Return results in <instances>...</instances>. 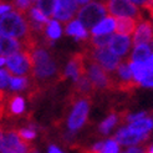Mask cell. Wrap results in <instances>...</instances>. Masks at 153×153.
Masks as SVG:
<instances>
[{
	"label": "cell",
	"instance_id": "6da1fadb",
	"mask_svg": "<svg viewBox=\"0 0 153 153\" xmlns=\"http://www.w3.org/2000/svg\"><path fill=\"white\" fill-rule=\"evenodd\" d=\"M33 71L30 92H39L44 87H48L55 82L64 80V75L59 72L55 59L46 49V45L39 42L31 49Z\"/></svg>",
	"mask_w": 153,
	"mask_h": 153
},
{
	"label": "cell",
	"instance_id": "7a4b0ae2",
	"mask_svg": "<svg viewBox=\"0 0 153 153\" xmlns=\"http://www.w3.org/2000/svg\"><path fill=\"white\" fill-rule=\"evenodd\" d=\"M0 34L24 42L33 34V31L30 29L26 15L15 10L0 16Z\"/></svg>",
	"mask_w": 153,
	"mask_h": 153
},
{
	"label": "cell",
	"instance_id": "3957f363",
	"mask_svg": "<svg viewBox=\"0 0 153 153\" xmlns=\"http://www.w3.org/2000/svg\"><path fill=\"white\" fill-rule=\"evenodd\" d=\"M112 76V86L111 91H118V92H133L141 85L133 77V74L129 66V60H125L120 62L118 67L111 72Z\"/></svg>",
	"mask_w": 153,
	"mask_h": 153
},
{
	"label": "cell",
	"instance_id": "277c9868",
	"mask_svg": "<svg viewBox=\"0 0 153 153\" xmlns=\"http://www.w3.org/2000/svg\"><path fill=\"white\" fill-rule=\"evenodd\" d=\"M72 102V108L67 116L66 125L67 128L71 132L79 131L80 128L85 126L90 111V102L92 98L90 97H77V98H70Z\"/></svg>",
	"mask_w": 153,
	"mask_h": 153
},
{
	"label": "cell",
	"instance_id": "5b68a950",
	"mask_svg": "<svg viewBox=\"0 0 153 153\" xmlns=\"http://www.w3.org/2000/svg\"><path fill=\"white\" fill-rule=\"evenodd\" d=\"M83 53H85L86 57V75L88 76V79L95 86L96 91L97 92L111 91V86H112L111 72L106 71L101 65H98L95 60L91 59L85 51H83Z\"/></svg>",
	"mask_w": 153,
	"mask_h": 153
},
{
	"label": "cell",
	"instance_id": "8992f818",
	"mask_svg": "<svg viewBox=\"0 0 153 153\" xmlns=\"http://www.w3.org/2000/svg\"><path fill=\"white\" fill-rule=\"evenodd\" d=\"M106 14H108L106 7V1L103 0H94L82 5L77 11V19L82 22L86 29H92L98 21L102 20Z\"/></svg>",
	"mask_w": 153,
	"mask_h": 153
},
{
	"label": "cell",
	"instance_id": "52a82bcc",
	"mask_svg": "<svg viewBox=\"0 0 153 153\" xmlns=\"http://www.w3.org/2000/svg\"><path fill=\"white\" fill-rule=\"evenodd\" d=\"M6 68L11 75L27 76L33 71V56L31 51L22 49L6 57Z\"/></svg>",
	"mask_w": 153,
	"mask_h": 153
},
{
	"label": "cell",
	"instance_id": "ba28073f",
	"mask_svg": "<svg viewBox=\"0 0 153 153\" xmlns=\"http://www.w3.org/2000/svg\"><path fill=\"white\" fill-rule=\"evenodd\" d=\"M33 149L30 142H26L19 136L18 131L11 128H4L3 143L0 153H30Z\"/></svg>",
	"mask_w": 153,
	"mask_h": 153
},
{
	"label": "cell",
	"instance_id": "9c48e42d",
	"mask_svg": "<svg viewBox=\"0 0 153 153\" xmlns=\"http://www.w3.org/2000/svg\"><path fill=\"white\" fill-rule=\"evenodd\" d=\"M83 51L108 72H113L120 65V57L117 55H114L108 48L92 49V48H88L85 45Z\"/></svg>",
	"mask_w": 153,
	"mask_h": 153
},
{
	"label": "cell",
	"instance_id": "30bf717a",
	"mask_svg": "<svg viewBox=\"0 0 153 153\" xmlns=\"http://www.w3.org/2000/svg\"><path fill=\"white\" fill-rule=\"evenodd\" d=\"M106 7L108 14L112 16H128L134 19H143V15L141 14L140 9L131 3L129 0H107Z\"/></svg>",
	"mask_w": 153,
	"mask_h": 153
},
{
	"label": "cell",
	"instance_id": "8fae6325",
	"mask_svg": "<svg viewBox=\"0 0 153 153\" xmlns=\"http://www.w3.org/2000/svg\"><path fill=\"white\" fill-rule=\"evenodd\" d=\"M79 11L77 0H55L52 16L60 22H68Z\"/></svg>",
	"mask_w": 153,
	"mask_h": 153
},
{
	"label": "cell",
	"instance_id": "7c38bea8",
	"mask_svg": "<svg viewBox=\"0 0 153 153\" xmlns=\"http://www.w3.org/2000/svg\"><path fill=\"white\" fill-rule=\"evenodd\" d=\"M86 74V57L83 51L81 52H76L70 57L68 62L65 67V71L62 72L64 75V80L70 77L74 81L77 80L80 76Z\"/></svg>",
	"mask_w": 153,
	"mask_h": 153
},
{
	"label": "cell",
	"instance_id": "4fadbf2b",
	"mask_svg": "<svg viewBox=\"0 0 153 153\" xmlns=\"http://www.w3.org/2000/svg\"><path fill=\"white\" fill-rule=\"evenodd\" d=\"M149 137V133H140L131 129L128 126L118 129V132L114 134V140H116L122 146H134L141 142H144Z\"/></svg>",
	"mask_w": 153,
	"mask_h": 153
},
{
	"label": "cell",
	"instance_id": "5bb4252c",
	"mask_svg": "<svg viewBox=\"0 0 153 153\" xmlns=\"http://www.w3.org/2000/svg\"><path fill=\"white\" fill-rule=\"evenodd\" d=\"M132 41L133 45L149 44L153 46V22L142 19L138 22L136 31L133 33Z\"/></svg>",
	"mask_w": 153,
	"mask_h": 153
},
{
	"label": "cell",
	"instance_id": "9a60e30c",
	"mask_svg": "<svg viewBox=\"0 0 153 153\" xmlns=\"http://www.w3.org/2000/svg\"><path fill=\"white\" fill-rule=\"evenodd\" d=\"M0 114L5 113L6 116H20L25 112V100L19 95H11L6 102L0 106Z\"/></svg>",
	"mask_w": 153,
	"mask_h": 153
},
{
	"label": "cell",
	"instance_id": "2e32d148",
	"mask_svg": "<svg viewBox=\"0 0 153 153\" xmlns=\"http://www.w3.org/2000/svg\"><path fill=\"white\" fill-rule=\"evenodd\" d=\"M131 45H132V41L127 35L116 34L112 36V39L108 44V49L118 57H123L125 55H127Z\"/></svg>",
	"mask_w": 153,
	"mask_h": 153
},
{
	"label": "cell",
	"instance_id": "e0dca14e",
	"mask_svg": "<svg viewBox=\"0 0 153 153\" xmlns=\"http://www.w3.org/2000/svg\"><path fill=\"white\" fill-rule=\"evenodd\" d=\"M22 42L18 39L0 34V56L7 57L13 53L22 50Z\"/></svg>",
	"mask_w": 153,
	"mask_h": 153
},
{
	"label": "cell",
	"instance_id": "ac0fdd59",
	"mask_svg": "<svg viewBox=\"0 0 153 153\" xmlns=\"http://www.w3.org/2000/svg\"><path fill=\"white\" fill-rule=\"evenodd\" d=\"M65 33L68 36L75 37L77 41L85 42L88 39V34H87V29L82 25V22L79 19H74L66 22V27H65Z\"/></svg>",
	"mask_w": 153,
	"mask_h": 153
},
{
	"label": "cell",
	"instance_id": "d6986e66",
	"mask_svg": "<svg viewBox=\"0 0 153 153\" xmlns=\"http://www.w3.org/2000/svg\"><path fill=\"white\" fill-rule=\"evenodd\" d=\"M142 19H134V18H128V16H120L116 19V33L121 34V35H132L137 26H138V22Z\"/></svg>",
	"mask_w": 153,
	"mask_h": 153
},
{
	"label": "cell",
	"instance_id": "ffe728a7",
	"mask_svg": "<svg viewBox=\"0 0 153 153\" xmlns=\"http://www.w3.org/2000/svg\"><path fill=\"white\" fill-rule=\"evenodd\" d=\"M113 30H116V19L111 15V16H105L102 20L98 21L97 24L91 29V34L94 36L106 35V34H111Z\"/></svg>",
	"mask_w": 153,
	"mask_h": 153
},
{
	"label": "cell",
	"instance_id": "44dd1931",
	"mask_svg": "<svg viewBox=\"0 0 153 153\" xmlns=\"http://www.w3.org/2000/svg\"><path fill=\"white\" fill-rule=\"evenodd\" d=\"M152 45L149 44H140L134 45V49L132 50L131 56L128 59L132 62H144L152 55Z\"/></svg>",
	"mask_w": 153,
	"mask_h": 153
},
{
	"label": "cell",
	"instance_id": "7402d4cb",
	"mask_svg": "<svg viewBox=\"0 0 153 153\" xmlns=\"http://www.w3.org/2000/svg\"><path fill=\"white\" fill-rule=\"evenodd\" d=\"M44 34H45V39L48 40V42L51 45L52 41L57 40L59 37L62 35V29H61L60 22L53 19V20H49V22L45 25V30H44Z\"/></svg>",
	"mask_w": 153,
	"mask_h": 153
},
{
	"label": "cell",
	"instance_id": "603a6c76",
	"mask_svg": "<svg viewBox=\"0 0 153 153\" xmlns=\"http://www.w3.org/2000/svg\"><path fill=\"white\" fill-rule=\"evenodd\" d=\"M128 127L136 132H140V133H149V131L153 128V121L148 114H146V116L142 118L129 122Z\"/></svg>",
	"mask_w": 153,
	"mask_h": 153
},
{
	"label": "cell",
	"instance_id": "cb8c5ba5",
	"mask_svg": "<svg viewBox=\"0 0 153 153\" xmlns=\"http://www.w3.org/2000/svg\"><path fill=\"white\" fill-rule=\"evenodd\" d=\"M117 123H120V117H118V112L112 111L108 116H107L102 122L100 127H98V131H100L101 134H108L113 127L116 126Z\"/></svg>",
	"mask_w": 153,
	"mask_h": 153
},
{
	"label": "cell",
	"instance_id": "d4e9b609",
	"mask_svg": "<svg viewBox=\"0 0 153 153\" xmlns=\"http://www.w3.org/2000/svg\"><path fill=\"white\" fill-rule=\"evenodd\" d=\"M31 85V79H27L26 76H11L10 81V91H24Z\"/></svg>",
	"mask_w": 153,
	"mask_h": 153
},
{
	"label": "cell",
	"instance_id": "484cf974",
	"mask_svg": "<svg viewBox=\"0 0 153 153\" xmlns=\"http://www.w3.org/2000/svg\"><path fill=\"white\" fill-rule=\"evenodd\" d=\"M26 16L30 21L33 22H39V24H42V25H46L49 22V16L45 15L39 7L36 6H31L29 9V11L26 13Z\"/></svg>",
	"mask_w": 153,
	"mask_h": 153
},
{
	"label": "cell",
	"instance_id": "4316f807",
	"mask_svg": "<svg viewBox=\"0 0 153 153\" xmlns=\"http://www.w3.org/2000/svg\"><path fill=\"white\" fill-rule=\"evenodd\" d=\"M53 5H55V0H35V6L48 16H51L53 13Z\"/></svg>",
	"mask_w": 153,
	"mask_h": 153
},
{
	"label": "cell",
	"instance_id": "83f0119b",
	"mask_svg": "<svg viewBox=\"0 0 153 153\" xmlns=\"http://www.w3.org/2000/svg\"><path fill=\"white\" fill-rule=\"evenodd\" d=\"M19 136L21 137L24 141L26 142H31L35 137H36V131H35V128L33 126H30V127H22V128H19L16 129Z\"/></svg>",
	"mask_w": 153,
	"mask_h": 153
},
{
	"label": "cell",
	"instance_id": "f1b7e54d",
	"mask_svg": "<svg viewBox=\"0 0 153 153\" xmlns=\"http://www.w3.org/2000/svg\"><path fill=\"white\" fill-rule=\"evenodd\" d=\"M34 0H14V7L16 9V11L25 14L29 11V9L33 6Z\"/></svg>",
	"mask_w": 153,
	"mask_h": 153
},
{
	"label": "cell",
	"instance_id": "f546056e",
	"mask_svg": "<svg viewBox=\"0 0 153 153\" xmlns=\"http://www.w3.org/2000/svg\"><path fill=\"white\" fill-rule=\"evenodd\" d=\"M118 152H120V143L114 138L107 140L103 143L102 153H118Z\"/></svg>",
	"mask_w": 153,
	"mask_h": 153
},
{
	"label": "cell",
	"instance_id": "4dcf8cb0",
	"mask_svg": "<svg viewBox=\"0 0 153 153\" xmlns=\"http://www.w3.org/2000/svg\"><path fill=\"white\" fill-rule=\"evenodd\" d=\"M11 74L7 70H3L0 68V90L5 91L6 88H9L10 81H11Z\"/></svg>",
	"mask_w": 153,
	"mask_h": 153
},
{
	"label": "cell",
	"instance_id": "1f68e13d",
	"mask_svg": "<svg viewBox=\"0 0 153 153\" xmlns=\"http://www.w3.org/2000/svg\"><path fill=\"white\" fill-rule=\"evenodd\" d=\"M141 85L144 87H153V70H149L148 68L146 76H144L143 80L141 81Z\"/></svg>",
	"mask_w": 153,
	"mask_h": 153
},
{
	"label": "cell",
	"instance_id": "d6a6232c",
	"mask_svg": "<svg viewBox=\"0 0 153 153\" xmlns=\"http://www.w3.org/2000/svg\"><path fill=\"white\" fill-rule=\"evenodd\" d=\"M11 9H13V6H11V5H9V4H4V3H0V16H1V15H4V14H6V13L11 11Z\"/></svg>",
	"mask_w": 153,
	"mask_h": 153
},
{
	"label": "cell",
	"instance_id": "836d02e7",
	"mask_svg": "<svg viewBox=\"0 0 153 153\" xmlns=\"http://www.w3.org/2000/svg\"><path fill=\"white\" fill-rule=\"evenodd\" d=\"M123 153H144V149L141 148V147H131V148H128L127 151H125Z\"/></svg>",
	"mask_w": 153,
	"mask_h": 153
},
{
	"label": "cell",
	"instance_id": "e575fe53",
	"mask_svg": "<svg viewBox=\"0 0 153 153\" xmlns=\"http://www.w3.org/2000/svg\"><path fill=\"white\" fill-rule=\"evenodd\" d=\"M143 64L146 65V66L149 68V70H153V53H152V55H151L146 61H144Z\"/></svg>",
	"mask_w": 153,
	"mask_h": 153
},
{
	"label": "cell",
	"instance_id": "d590c367",
	"mask_svg": "<svg viewBox=\"0 0 153 153\" xmlns=\"http://www.w3.org/2000/svg\"><path fill=\"white\" fill-rule=\"evenodd\" d=\"M48 151H49V153H64V152H61V149L57 148L56 146H50Z\"/></svg>",
	"mask_w": 153,
	"mask_h": 153
},
{
	"label": "cell",
	"instance_id": "8d00e7d4",
	"mask_svg": "<svg viewBox=\"0 0 153 153\" xmlns=\"http://www.w3.org/2000/svg\"><path fill=\"white\" fill-rule=\"evenodd\" d=\"M129 1L133 3L134 5H141V6H143L144 4H146L147 0H129Z\"/></svg>",
	"mask_w": 153,
	"mask_h": 153
},
{
	"label": "cell",
	"instance_id": "74e56055",
	"mask_svg": "<svg viewBox=\"0 0 153 153\" xmlns=\"http://www.w3.org/2000/svg\"><path fill=\"white\" fill-rule=\"evenodd\" d=\"M4 98H5V91L0 90V106L3 105V102H4Z\"/></svg>",
	"mask_w": 153,
	"mask_h": 153
},
{
	"label": "cell",
	"instance_id": "f35d334b",
	"mask_svg": "<svg viewBox=\"0 0 153 153\" xmlns=\"http://www.w3.org/2000/svg\"><path fill=\"white\" fill-rule=\"evenodd\" d=\"M3 132H4V128L3 126H0V152H1V143H3Z\"/></svg>",
	"mask_w": 153,
	"mask_h": 153
},
{
	"label": "cell",
	"instance_id": "ab89813d",
	"mask_svg": "<svg viewBox=\"0 0 153 153\" xmlns=\"http://www.w3.org/2000/svg\"><path fill=\"white\" fill-rule=\"evenodd\" d=\"M5 64H6V57H4V56H0V67L4 66Z\"/></svg>",
	"mask_w": 153,
	"mask_h": 153
},
{
	"label": "cell",
	"instance_id": "60d3db41",
	"mask_svg": "<svg viewBox=\"0 0 153 153\" xmlns=\"http://www.w3.org/2000/svg\"><path fill=\"white\" fill-rule=\"evenodd\" d=\"M88 1H91V0H77L79 5H85V4H87Z\"/></svg>",
	"mask_w": 153,
	"mask_h": 153
},
{
	"label": "cell",
	"instance_id": "b9f144b4",
	"mask_svg": "<svg viewBox=\"0 0 153 153\" xmlns=\"http://www.w3.org/2000/svg\"><path fill=\"white\" fill-rule=\"evenodd\" d=\"M151 18H152V20H153V14H152V15H151Z\"/></svg>",
	"mask_w": 153,
	"mask_h": 153
},
{
	"label": "cell",
	"instance_id": "7bdbcfd3",
	"mask_svg": "<svg viewBox=\"0 0 153 153\" xmlns=\"http://www.w3.org/2000/svg\"><path fill=\"white\" fill-rule=\"evenodd\" d=\"M147 1H151V0H147Z\"/></svg>",
	"mask_w": 153,
	"mask_h": 153
},
{
	"label": "cell",
	"instance_id": "ee69618b",
	"mask_svg": "<svg viewBox=\"0 0 153 153\" xmlns=\"http://www.w3.org/2000/svg\"><path fill=\"white\" fill-rule=\"evenodd\" d=\"M103 1H107V0H103Z\"/></svg>",
	"mask_w": 153,
	"mask_h": 153
}]
</instances>
